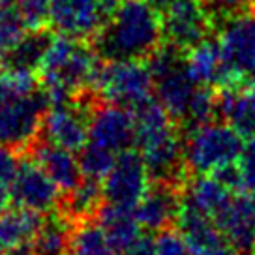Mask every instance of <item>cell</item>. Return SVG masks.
I'll return each mask as SVG.
<instances>
[{
  "label": "cell",
  "instance_id": "1f68e13d",
  "mask_svg": "<svg viewBox=\"0 0 255 255\" xmlns=\"http://www.w3.org/2000/svg\"><path fill=\"white\" fill-rule=\"evenodd\" d=\"M237 169L242 178L244 190L255 188V135L244 139V146L237 161Z\"/></svg>",
  "mask_w": 255,
  "mask_h": 255
},
{
  "label": "cell",
  "instance_id": "ba28073f",
  "mask_svg": "<svg viewBox=\"0 0 255 255\" xmlns=\"http://www.w3.org/2000/svg\"><path fill=\"white\" fill-rule=\"evenodd\" d=\"M49 100L43 90L19 94L0 102V144L26 148L41 133Z\"/></svg>",
  "mask_w": 255,
  "mask_h": 255
},
{
  "label": "cell",
  "instance_id": "6da1fadb",
  "mask_svg": "<svg viewBox=\"0 0 255 255\" xmlns=\"http://www.w3.org/2000/svg\"><path fill=\"white\" fill-rule=\"evenodd\" d=\"M92 40L102 60L148 58L163 41L161 11L148 0H122Z\"/></svg>",
  "mask_w": 255,
  "mask_h": 255
},
{
  "label": "cell",
  "instance_id": "44dd1931",
  "mask_svg": "<svg viewBox=\"0 0 255 255\" xmlns=\"http://www.w3.org/2000/svg\"><path fill=\"white\" fill-rule=\"evenodd\" d=\"M41 223H43L41 214L34 210L23 207L11 210L6 208L0 214V254L23 244H32Z\"/></svg>",
  "mask_w": 255,
  "mask_h": 255
},
{
  "label": "cell",
  "instance_id": "d6a6232c",
  "mask_svg": "<svg viewBox=\"0 0 255 255\" xmlns=\"http://www.w3.org/2000/svg\"><path fill=\"white\" fill-rule=\"evenodd\" d=\"M203 2L214 13V17L231 15V13L246 9L248 4H252V0H203Z\"/></svg>",
  "mask_w": 255,
  "mask_h": 255
},
{
  "label": "cell",
  "instance_id": "52a82bcc",
  "mask_svg": "<svg viewBox=\"0 0 255 255\" xmlns=\"http://www.w3.org/2000/svg\"><path fill=\"white\" fill-rule=\"evenodd\" d=\"M92 92L105 104L135 109L154 92L150 64L146 58L105 60L100 64Z\"/></svg>",
  "mask_w": 255,
  "mask_h": 255
},
{
  "label": "cell",
  "instance_id": "5bb4252c",
  "mask_svg": "<svg viewBox=\"0 0 255 255\" xmlns=\"http://www.w3.org/2000/svg\"><path fill=\"white\" fill-rule=\"evenodd\" d=\"M105 19L102 0H49V24L64 36L94 38Z\"/></svg>",
  "mask_w": 255,
  "mask_h": 255
},
{
  "label": "cell",
  "instance_id": "d590c367",
  "mask_svg": "<svg viewBox=\"0 0 255 255\" xmlns=\"http://www.w3.org/2000/svg\"><path fill=\"white\" fill-rule=\"evenodd\" d=\"M9 201H11V193H9V184L4 182L2 178H0V214L8 208Z\"/></svg>",
  "mask_w": 255,
  "mask_h": 255
},
{
  "label": "cell",
  "instance_id": "5b68a950",
  "mask_svg": "<svg viewBox=\"0 0 255 255\" xmlns=\"http://www.w3.org/2000/svg\"><path fill=\"white\" fill-rule=\"evenodd\" d=\"M216 28L223 68L220 88L242 87L255 75V13L242 9L223 15Z\"/></svg>",
  "mask_w": 255,
  "mask_h": 255
},
{
  "label": "cell",
  "instance_id": "9c48e42d",
  "mask_svg": "<svg viewBox=\"0 0 255 255\" xmlns=\"http://www.w3.org/2000/svg\"><path fill=\"white\" fill-rule=\"evenodd\" d=\"M90 117V104L81 96L49 104L41 126L43 139L72 152L81 150L88 143Z\"/></svg>",
  "mask_w": 255,
  "mask_h": 255
},
{
  "label": "cell",
  "instance_id": "60d3db41",
  "mask_svg": "<svg viewBox=\"0 0 255 255\" xmlns=\"http://www.w3.org/2000/svg\"><path fill=\"white\" fill-rule=\"evenodd\" d=\"M254 254H255V246H254Z\"/></svg>",
  "mask_w": 255,
  "mask_h": 255
},
{
  "label": "cell",
  "instance_id": "7402d4cb",
  "mask_svg": "<svg viewBox=\"0 0 255 255\" xmlns=\"http://www.w3.org/2000/svg\"><path fill=\"white\" fill-rule=\"evenodd\" d=\"M186 53V66L191 77L203 87H218L222 85V56L216 38L208 36L207 40L193 45Z\"/></svg>",
  "mask_w": 255,
  "mask_h": 255
},
{
  "label": "cell",
  "instance_id": "ab89813d",
  "mask_svg": "<svg viewBox=\"0 0 255 255\" xmlns=\"http://www.w3.org/2000/svg\"><path fill=\"white\" fill-rule=\"evenodd\" d=\"M252 8H254V13H255V0H252Z\"/></svg>",
  "mask_w": 255,
  "mask_h": 255
},
{
  "label": "cell",
  "instance_id": "4316f807",
  "mask_svg": "<svg viewBox=\"0 0 255 255\" xmlns=\"http://www.w3.org/2000/svg\"><path fill=\"white\" fill-rule=\"evenodd\" d=\"M30 30L13 0H0V64Z\"/></svg>",
  "mask_w": 255,
  "mask_h": 255
},
{
  "label": "cell",
  "instance_id": "f1b7e54d",
  "mask_svg": "<svg viewBox=\"0 0 255 255\" xmlns=\"http://www.w3.org/2000/svg\"><path fill=\"white\" fill-rule=\"evenodd\" d=\"M38 73L21 72L0 66V102L19 94L34 92L38 87Z\"/></svg>",
  "mask_w": 255,
  "mask_h": 255
},
{
  "label": "cell",
  "instance_id": "d6986e66",
  "mask_svg": "<svg viewBox=\"0 0 255 255\" xmlns=\"http://www.w3.org/2000/svg\"><path fill=\"white\" fill-rule=\"evenodd\" d=\"M98 223L102 225L113 248L122 254L135 240L143 237V227L139 225L135 212L131 208H122L111 203H104L98 210Z\"/></svg>",
  "mask_w": 255,
  "mask_h": 255
},
{
  "label": "cell",
  "instance_id": "f35d334b",
  "mask_svg": "<svg viewBox=\"0 0 255 255\" xmlns=\"http://www.w3.org/2000/svg\"><path fill=\"white\" fill-rule=\"evenodd\" d=\"M148 2H152L154 6H158L159 9H163L165 6H169L171 2H175V0H148Z\"/></svg>",
  "mask_w": 255,
  "mask_h": 255
},
{
  "label": "cell",
  "instance_id": "cb8c5ba5",
  "mask_svg": "<svg viewBox=\"0 0 255 255\" xmlns=\"http://www.w3.org/2000/svg\"><path fill=\"white\" fill-rule=\"evenodd\" d=\"M73 233V220L64 212H51L32 240L36 255H66Z\"/></svg>",
  "mask_w": 255,
  "mask_h": 255
},
{
  "label": "cell",
  "instance_id": "7a4b0ae2",
  "mask_svg": "<svg viewBox=\"0 0 255 255\" xmlns=\"http://www.w3.org/2000/svg\"><path fill=\"white\" fill-rule=\"evenodd\" d=\"M135 146L152 176V182L180 184L186 173L184 139L176 122L158 102L148 100L133 109Z\"/></svg>",
  "mask_w": 255,
  "mask_h": 255
},
{
  "label": "cell",
  "instance_id": "ffe728a7",
  "mask_svg": "<svg viewBox=\"0 0 255 255\" xmlns=\"http://www.w3.org/2000/svg\"><path fill=\"white\" fill-rule=\"evenodd\" d=\"M216 104L222 120L235 128L244 139L255 135V105L244 87L220 88Z\"/></svg>",
  "mask_w": 255,
  "mask_h": 255
},
{
  "label": "cell",
  "instance_id": "d4e9b609",
  "mask_svg": "<svg viewBox=\"0 0 255 255\" xmlns=\"http://www.w3.org/2000/svg\"><path fill=\"white\" fill-rule=\"evenodd\" d=\"M104 203L105 197L102 182L83 176V180L72 191H68L62 212L68 218H72L73 222H83V220H90V216L98 214Z\"/></svg>",
  "mask_w": 255,
  "mask_h": 255
},
{
  "label": "cell",
  "instance_id": "4fadbf2b",
  "mask_svg": "<svg viewBox=\"0 0 255 255\" xmlns=\"http://www.w3.org/2000/svg\"><path fill=\"white\" fill-rule=\"evenodd\" d=\"M175 223L191 255H244L227 240L210 216L184 199Z\"/></svg>",
  "mask_w": 255,
  "mask_h": 255
},
{
  "label": "cell",
  "instance_id": "83f0119b",
  "mask_svg": "<svg viewBox=\"0 0 255 255\" xmlns=\"http://www.w3.org/2000/svg\"><path fill=\"white\" fill-rule=\"evenodd\" d=\"M119 154H115L109 148H104L100 144L90 143L88 141L83 148H81L79 154V165H81V173L87 178H92V180H100L104 182V178L109 175V171L115 165V159H117Z\"/></svg>",
  "mask_w": 255,
  "mask_h": 255
},
{
  "label": "cell",
  "instance_id": "e0dca14e",
  "mask_svg": "<svg viewBox=\"0 0 255 255\" xmlns=\"http://www.w3.org/2000/svg\"><path fill=\"white\" fill-rule=\"evenodd\" d=\"M180 207L182 193L178 190V184L154 182L133 212L144 231L159 233L176 222Z\"/></svg>",
  "mask_w": 255,
  "mask_h": 255
},
{
  "label": "cell",
  "instance_id": "4dcf8cb0",
  "mask_svg": "<svg viewBox=\"0 0 255 255\" xmlns=\"http://www.w3.org/2000/svg\"><path fill=\"white\" fill-rule=\"evenodd\" d=\"M154 255H191L190 248L184 240L182 233L173 229H163L154 239Z\"/></svg>",
  "mask_w": 255,
  "mask_h": 255
},
{
  "label": "cell",
  "instance_id": "7c38bea8",
  "mask_svg": "<svg viewBox=\"0 0 255 255\" xmlns=\"http://www.w3.org/2000/svg\"><path fill=\"white\" fill-rule=\"evenodd\" d=\"M9 193L17 207L34 210L41 216L56 212L62 201V190L34 158L19 159L17 173L9 184Z\"/></svg>",
  "mask_w": 255,
  "mask_h": 255
},
{
  "label": "cell",
  "instance_id": "3957f363",
  "mask_svg": "<svg viewBox=\"0 0 255 255\" xmlns=\"http://www.w3.org/2000/svg\"><path fill=\"white\" fill-rule=\"evenodd\" d=\"M100 64V55L85 40L64 34L53 36L38 70L49 104L83 96L88 88L92 90Z\"/></svg>",
  "mask_w": 255,
  "mask_h": 255
},
{
  "label": "cell",
  "instance_id": "9a60e30c",
  "mask_svg": "<svg viewBox=\"0 0 255 255\" xmlns=\"http://www.w3.org/2000/svg\"><path fill=\"white\" fill-rule=\"evenodd\" d=\"M88 141L115 154L135 146V117L133 109L122 105L105 104L92 109Z\"/></svg>",
  "mask_w": 255,
  "mask_h": 255
},
{
  "label": "cell",
  "instance_id": "2e32d148",
  "mask_svg": "<svg viewBox=\"0 0 255 255\" xmlns=\"http://www.w3.org/2000/svg\"><path fill=\"white\" fill-rule=\"evenodd\" d=\"M220 231L244 255L255 246V188L233 191L229 201L212 218Z\"/></svg>",
  "mask_w": 255,
  "mask_h": 255
},
{
  "label": "cell",
  "instance_id": "74e56055",
  "mask_svg": "<svg viewBox=\"0 0 255 255\" xmlns=\"http://www.w3.org/2000/svg\"><path fill=\"white\" fill-rule=\"evenodd\" d=\"M242 87H244L246 94L250 96V100H252V102H254V105H255V75H252V77H250V79H248Z\"/></svg>",
  "mask_w": 255,
  "mask_h": 255
},
{
  "label": "cell",
  "instance_id": "8fae6325",
  "mask_svg": "<svg viewBox=\"0 0 255 255\" xmlns=\"http://www.w3.org/2000/svg\"><path fill=\"white\" fill-rule=\"evenodd\" d=\"M102 186L105 203L133 210L152 186V176L139 150L129 148L120 152Z\"/></svg>",
  "mask_w": 255,
  "mask_h": 255
},
{
  "label": "cell",
  "instance_id": "277c9868",
  "mask_svg": "<svg viewBox=\"0 0 255 255\" xmlns=\"http://www.w3.org/2000/svg\"><path fill=\"white\" fill-rule=\"evenodd\" d=\"M244 137L225 120H210L188 129L184 163L193 175H216L239 161Z\"/></svg>",
  "mask_w": 255,
  "mask_h": 255
},
{
  "label": "cell",
  "instance_id": "ac0fdd59",
  "mask_svg": "<svg viewBox=\"0 0 255 255\" xmlns=\"http://www.w3.org/2000/svg\"><path fill=\"white\" fill-rule=\"evenodd\" d=\"M30 152L32 158L40 163L43 171L55 180L56 186L64 193L72 191L83 180L79 158H75V154L72 150L62 148V146L49 143L43 139L41 143L32 144Z\"/></svg>",
  "mask_w": 255,
  "mask_h": 255
},
{
  "label": "cell",
  "instance_id": "836d02e7",
  "mask_svg": "<svg viewBox=\"0 0 255 255\" xmlns=\"http://www.w3.org/2000/svg\"><path fill=\"white\" fill-rule=\"evenodd\" d=\"M17 167H19V159L13 154V148L0 144V178L4 182L11 184L17 173Z\"/></svg>",
  "mask_w": 255,
  "mask_h": 255
},
{
  "label": "cell",
  "instance_id": "603a6c76",
  "mask_svg": "<svg viewBox=\"0 0 255 255\" xmlns=\"http://www.w3.org/2000/svg\"><path fill=\"white\" fill-rule=\"evenodd\" d=\"M51 40H53V34L47 32L45 28L28 30L24 34L23 40L6 55V58L2 60L0 66L11 68V70H21V72L38 73Z\"/></svg>",
  "mask_w": 255,
  "mask_h": 255
},
{
  "label": "cell",
  "instance_id": "484cf974",
  "mask_svg": "<svg viewBox=\"0 0 255 255\" xmlns=\"http://www.w3.org/2000/svg\"><path fill=\"white\" fill-rule=\"evenodd\" d=\"M66 255H119L98 222L83 220L73 227Z\"/></svg>",
  "mask_w": 255,
  "mask_h": 255
},
{
  "label": "cell",
  "instance_id": "30bf717a",
  "mask_svg": "<svg viewBox=\"0 0 255 255\" xmlns=\"http://www.w3.org/2000/svg\"><path fill=\"white\" fill-rule=\"evenodd\" d=\"M163 9V41L182 51L207 40L216 24L214 13L203 0H175Z\"/></svg>",
  "mask_w": 255,
  "mask_h": 255
},
{
  "label": "cell",
  "instance_id": "8d00e7d4",
  "mask_svg": "<svg viewBox=\"0 0 255 255\" xmlns=\"http://www.w3.org/2000/svg\"><path fill=\"white\" fill-rule=\"evenodd\" d=\"M0 255H36V254H34L32 244H23V246L11 248V250H8V252H4V254Z\"/></svg>",
  "mask_w": 255,
  "mask_h": 255
},
{
  "label": "cell",
  "instance_id": "f546056e",
  "mask_svg": "<svg viewBox=\"0 0 255 255\" xmlns=\"http://www.w3.org/2000/svg\"><path fill=\"white\" fill-rule=\"evenodd\" d=\"M28 28H45L49 24V0H13Z\"/></svg>",
  "mask_w": 255,
  "mask_h": 255
},
{
  "label": "cell",
  "instance_id": "8992f818",
  "mask_svg": "<svg viewBox=\"0 0 255 255\" xmlns=\"http://www.w3.org/2000/svg\"><path fill=\"white\" fill-rule=\"evenodd\" d=\"M146 60L154 77L156 102L176 122H182L191 98L201 87L186 66V53L171 43H161Z\"/></svg>",
  "mask_w": 255,
  "mask_h": 255
},
{
  "label": "cell",
  "instance_id": "e575fe53",
  "mask_svg": "<svg viewBox=\"0 0 255 255\" xmlns=\"http://www.w3.org/2000/svg\"><path fill=\"white\" fill-rule=\"evenodd\" d=\"M119 255H154V239L143 235L139 240H135L129 248H126Z\"/></svg>",
  "mask_w": 255,
  "mask_h": 255
}]
</instances>
